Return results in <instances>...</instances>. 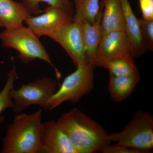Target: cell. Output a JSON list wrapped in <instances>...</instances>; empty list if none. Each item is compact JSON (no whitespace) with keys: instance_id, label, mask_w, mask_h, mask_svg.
<instances>
[{"instance_id":"obj_1","label":"cell","mask_w":153,"mask_h":153,"mask_svg":"<svg viewBox=\"0 0 153 153\" xmlns=\"http://www.w3.org/2000/svg\"><path fill=\"white\" fill-rule=\"evenodd\" d=\"M57 122L76 153L101 152L110 143L108 134L103 128L77 108L64 114Z\"/></svg>"},{"instance_id":"obj_2","label":"cell","mask_w":153,"mask_h":153,"mask_svg":"<svg viewBox=\"0 0 153 153\" xmlns=\"http://www.w3.org/2000/svg\"><path fill=\"white\" fill-rule=\"evenodd\" d=\"M42 108L30 114H16L7 127L1 153H36L39 151L42 130Z\"/></svg>"},{"instance_id":"obj_3","label":"cell","mask_w":153,"mask_h":153,"mask_svg":"<svg viewBox=\"0 0 153 153\" xmlns=\"http://www.w3.org/2000/svg\"><path fill=\"white\" fill-rule=\"evenodd\" d=\"M95 66L93 62L88 61L76 66V70L64 78L43 108L51 111L65 102H79L93 89Z\"/></svg>"},{"instance_id":"obj_4","label":"cell","mask_w":153,"mask_h":153,"mask_svg":"<svg viewBox=\"0 0 153 153\" xmlns=\"http://www.w3.org/2000/svg\"><path fill=\"white\" fill-rule=\"evenodd\" d=\"M39 38L30 28L23 26L13 30H5L0 33V40L3 47L17 50L19 59L25 64L38 59L49 63L54 68L60 84L61 74L53 65Z\"/></svg>"},{"instance_id":"obj_5","label":"cell","mask_w":153,"mask_h":153,"mask_svg":"<svg viewBox=\"0 0 153 153\" xmlns=\"http://www.w3.org/2000/svg\"><path fill=\"white\" fill-rule=\"evenodd\" d=\"M108 136L111 142L149 152L153 148L152 115L137 111L123 130Z\"/></svg>"},{"instance_id":"obj_6","label":"cell","mask_w":153,"mask_h":153,"mask_svg":"<svg viewBox=\"0 0 153 153\" xmlns=\"http://www.w3.org/2000/svg\"><path fill=\"white\" fill-rule=\"evenodd\" d=\"M59 84L55 79L44 77L27 84L19 88H13L11 95L13 100V108L16 114H19L33 105L43 108L57 91Z\"/></svg>"},{"instance_id":"obj_7","label":"cell","mask_w":153,"mask_h":153,"mask_svg":"<svg viewBox=\"0 0 153 153\" xmlns=\"http://www.w3.org/2000/svg\"><path fill=\"white\" fill-rule=\"evenodd\" d=\"M43 12L36 16L30 15L25 21L39 38L49 37L59 28L73 21L74 13L62 8L49 6Z\"/></svg>"},{"instance_id":"obj_8","label":"cell","mask_w":153,"mask_h":153,"mask_svg":"<svg viewBox=\"0 0 153 153\" xmlns=\"http://www.w3.org/2000/svg\"><path fill=\"white\" fill-rule=\"evenodd\" d=\"M60 44L75 66L87 62L84 50L81 25L73 21L64 25L49 37Z\"/></svg>"},{"instance_id":"obj_9","label":"cell","mask_w":153,"mask_h":153,"mask_svg":"<svg viewBox=\"0 0 153 153\" xmlns=\"http://www.w3.org/2000/svg\"><path fill=\"white\" fill-rule=\"evenodd\" d=\"M133 57L131 43L126 30H117L102 36L93 60L94 64L101 60Z\"/></svg>"},{"instance_id":"obj_10","label":"cell","mask_w":153,"mask_h":153,"mask_svg":"<svg viewBox=\"0 0 153 153\" xmlns=\"http://www.w3.org/2000/svg\"><path fill=\"white\" fill-rule=\"evenodd\" d=\"M47 153H76L70 140L57 121L43 123L39 151Z\"/></svg>"},{"instance_id":"obj_11","label":"cell","mask_w":153,"mask_h":153,"mask_svg":"<svg viewBox=\"0 0 153 153\" xmlns=\"http://www.w3.org/2000/svg\"><path fill=\"white\" fill-rule=\"evenodd\" d=\"M123 11L125 30L127 34L133 50L134 58L139 57L147 50L142 36L139 22L131 8L128 0H120Z\"/></svg>"},{"instance_id":"obj_12","label":"cell","mask_w":153,"mask_h":153,"mask_svg":"<svg viewBox=\"0 0 153 153\" xmlns=\"http://www.w3.org/2000/svg\"><path fill=\"white\" fill-rule=\"evenodd\" d=\"M30 15L22 2L0 0V27L10 30L22 27Z\"/></svg>"},{"instance_id":"obj_13","label":"cell","mask_w":153,"mask_h":153,"mask_svg":"<svg viewBox=\"0 0 153 153\" xmlns=\"http://www.w3.org/2000/svg\"><path fill=\"white\" fill-rule=\"evenodd\" d=\"M102 10L103 5L101 3L100 11L93 24L80 23L85 56L88 62L93 63L96 53L103 36L101 25Z\"/></svg>"},{"instance_id":"obj_14","label":"cell","mask_w":153,"mask_h":153,"mask_svg":"<svg viewBox=\"0 0 153 153\" xmlns=\"http://www.w3.org/2000/svg\"><path fill=\"white\" fill-rule=\"evenodd\" d=\"M101 3L103 5L101 23L103 36L112 31L125 30L120 0H102Z\"/></svg>"},{"instance_id":"obj_15","label":"cell","mask_w":153,"mask_h":153,"mask_svg":"<svg viewBox=\"0 0 153 153\" xmlns=\"http://www.w3.org/2000/svg\"><path fill=\"white\" fill-rule=\"evenodd\" d=\"M140 75L116 76L110 75L108 88L114 101H123L130 95L139 81Z\"/></svg>"},{"instance_id":"obj_16","label":"cell","mask_w":153,"mask_h":153,"mask_svg":"<svg viewBox=\"0 0 153 153\" xmlns=\"http://www.w3.org/2000/svg\"><path fill=\"white\" fill-rule=\"evenodd\" d=\"M94 66L105 68L110 75L116 76H131L139 75L138 70L133 57H123L101 60Z\"/></svg>"},{"instance_id":"obj_17","label":"cell","mask_w":153,"mask_h":153,"mask_svg":"<svg viewBox=\"0 0 153 153\" xmlns=\"http://www.w3.org/2000/svg\"><path fill=\"white\" fill-rule=\"evenodd\" d=\"M100 0H74L73 21L93 24L100 11Z\"/></svg>"},{"instance_id":"obj_18","label":"cell","mask_w":153,"mask_h":153,"mask_svg":"<svg viewBox=\"0 0 153 153\" xmlns=\"http://www.w3.org/2000/svg\"><path fill=\"white\" fill-rule=\"evenodd\" d=\"M16 77V68L13 67L9 71L5 84L0 91V125L3 123L5 120V117L2 114L3 112L7 108H13L14 103L11 93L14 88Z\"/></svg>"},{"instance_id":"obj_19","label":"cell","mask_w":153,"mask_h":153,"mask_svg":"<svg viewBox=\"0 0 153 153\" xmlns=\"http://www.w3.org/2000/svg\"><path fill=\"white\" fill-rule=\"evenodd\" d=\"M41 2L47 3L49 6L66 9L74 14L73 5L70 0H23L22 2L31 15H38L43 12L40 8V4Z\"/></svg>"},{"instance_id":"obj_20","label":"cell","mask_w":153,"mask_h":153,"mask_svg":"<svg viewBox=\"0 0 153 153\" xmlns=\"http://www.w3.org/2000/svg\"><path fill=\"white\" fill-rule=\"evenodd\" d=\"M142 36L147 50L153 49V20L138 19Z\"/></svg>"},{"instance_id":"obj_21","label":"cell","mask_w":153,"mask_h":153,"mask_svg":"<svg viewBox=\"0 0 153 153\" xmlns=\"http://www.w3.org/2000/svg\"><path fill=\"white\" fill-rule=\"evenodd\" d=\"M103 153H144L145 152L117 143L107 145L101 151Z\"/></svg>"},{"instance_id":"obj_22","label":"cell","mask_w":153,"mask_h":153,"mask_svg":"<svg viewBox=\"0 0 153 153\" xmlns=\"http://www.w3.org/2000/svg\"><path fill=\"white\" fill-rule=\"evenodd\" d=\"M143 19L153 20V0H138Z\"/></svg>"},{"instance_id":"obj_23","label":"cell","mask_w":153,"mask_h":153,"mask_svg":"<svg viewBox=\"0 0 153 153\" xmlns=\"http://www.w3.org/2000/svg\"></svg>"}]
</instances>
